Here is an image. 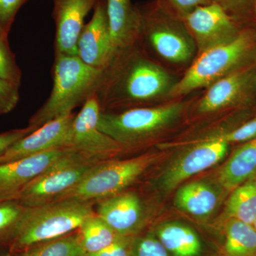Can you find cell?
<instances>
[{
	"label": "cell",
	"mask_w": 256,
	"mask_h": 256,
	"mask_svg": "<svg viewBox=\"0 0 256 256\" xmlns=\"http://www.w3.org/2000/svg\"><path fill=\"white\" fill-rule=\"evenodd\" d=\"M134 237L120 236L108 246L86 256H131Z\"/></svg>",
	"instance_id": "d6a6232c"
},
{
	"label": "cell",
	"mask_w": 256,
	"mask_h": 256,
	"mask_svg": "<svg viewBox=\"0 0 256 256\" xmlns=\"http://www.w3.org/2000/svg\"><path fill=\"white\" fill-rule=\"evenodd\" d=\"M102 70L87 65L77 56L55 53L52 92L46 102L30 118L28 126L36 130L84 105L97 90Z\"/></svg>",
	"instance_id": "5b68a950"
},
{
	"label": "cell",
	"mask_w": 256,
	"mask_h": 256,
	"mask_svg": "<svg viewBox=\"0 0 256 256\" xmlns=\"http://www.w3.org/2000/svg\"><path fill=\"white\" fill-rule=\"evenodd\" d=\"M72 149L55 150L0 164V200H16L26 185Z\"/></svg>",
	"instance_id": "9a60e30c"
},
{
	"label": "cell",
	"mask_w": 256,
	"mask_h": 256,
	"mask_svg": "<svg viewBox=\"0 0 256 256\" xmlns=\"http://www.w3.org/2000/svg\"><path fill=\"white\" fill-rule=\"evenodd\" d=\"M95 202L63 200L28 208L10 252L18 255L28 249L76 232L95 213Z\"/></svg>",
	"instance_id": "8992f818"
},
{
	"label": "cell",
	"mask_w": 256,
	"mask_h": 256,
	"mask_svg": "<svg viewBox=\"0 0 256 256\" xmlns=\"http://www.w3.org/2000/svg\"><path fill=\"white\" fill-rule=\"evenodd\" d=\"M106 12L114 52L138 41L139 14L132 0H106Z\"/></svg>",
	"instance_id": "d6986e66"
},
{
	"label": "cell",
	"mask_w": 256,
	"mask_h": 256,
	"mask_svg": "<svg viewBox=\"0 0 256 256\" xmlns=\"http://www.w3.org/2000/svg\"><path fill=\"white\" fill-rule=\"evenodd\" d=\"M217 228L222 236L218 256H256V230L252 224L228 218Z\"/></svg>",
	"instance_id": "7402d4cb"
},
{
	"label": "cell",
	"mask_w": 256,
	"mask_h": 256,
	"mask_svg": "<svg viewBox=\"0 0 256 256\" xmlns=\"http://www.w3.org/2000/svg\"><path fill=\"white\" fill-rule=\"evenodd\" d=\"M229 144L248 142L256 138V114L235 129L220 134Z\"/></svg>",
	"instance_id": "f546056e"
},
{
	"label": "cell",
	"mask_w": 256,
	"mask_h": 256,
	"mask_svg": "<svg viewBox=\"0 0 256 256\" xmlns=\"http://www.w3.org/2000/svg\"><path fill=\"white\" fill-rule=\"evenodd\" d=\"M236 218L252 224L256 218V174L230 192L218 224Z\"/></svg>",
	"instance_id": "603a6c76"
},
{
	"label": "cell",
	"mask_w": 256,
	"mask_h": 256,
	"mask_svg": "<svg viewBox=\"0 0 256 256\" xmlns=\"http://www.w3.org/2000/svg\"><path fill=\"white\" fill-rule=\"evenodd\" d=\"M256 102V67H254L217 80L200 90L183 124L208 122Z\"/></svg>",
	"instance_id": "ba28073f"
},
{
	"label": "cell",
	"mask_w": 256,
	"mask_h": 256,
	"mask_svg": "<svg viewBox=\"0 0 256 256\" xmlns=\"http://www.w3.org/2000/svg\"><path fill=\"white\" fill-rule=\"evenodd\" d=\"M166 154V151L148 152L128 160L100 162L76 186L55 201L76 200L96 203L126 191Z\"/></svg>",
	"instance_id": "52a82bcc"
},
{
	"label": "cell",
	"mask_w": 256,
	"mask_h": 256,
	"mask_svg": "<svg viewBox=\"0 0 256 256\" xmlns=\"http://www.w3.org/2000/svg\"><path fill=\"white\" fill-rule=\"evenodd\" d=\"M230 146L220 134L176 146L180 152L160 176L158 185L165 192H172L194 175L218 164Z\"/></svg>",
	"instance_id": "30bf717a"
},
{
	"label": "cell",
	"mask_w": 256,
	"mask_h": 256,
	"mask_svg": "<svg viewBox=\"0 0 256 256\" xmlns=\"http://www.w3.org/2000/svg\"><path fill=\"white\" fill-rule=\"evenodd\" d=\"M94 210L120 236L136 237L146 232V205L136 192L126 190L102 198Z\"/></svg>",
	"instance_id": "5bb4252c"
},
{
	"label": "cell",
	"mask_w": 256,
	"mask_h": 256,
	"mask_svg": "<svg viewBox=\"0 0 256 256\" xmlns=\"http://www.w3.org/2000/svg\"><path fill=\"white\" fill-rule=\"evenodd\" d=\"M131 256H170L151 230L134 237Z\"/></svg>",
	"instance_id": "83f0119b"
},
{
	"label": "cell",
	"mask_w": 256,
	"mask_h": 256,
	"mask_svg": "<svg viewBox=\"0 0 256 256\" xmlns=\"http://www.w3.org/2000/svg\"><path fill=\"white\" fill-rule=\"evenodd\" d=\"M0 256H28V252H25L22 254H18V255H14V254H8L6 255Z\"/></svg>",
	"instance_id": "d590c367"
},
{
	"label": "cell",
	"mask_w": 256,
	"mask_h": 256,
	"mask_svg": "<svg viewBox=\"0 0 256 256\" xmlns=\"http://www.w3.org/2000/svg\"><path fill=\"white\" fill-rule=\"evenodd\" d=\"M180 78L136 42L114 52L102 68L96 95L102 112L159 105L172 100L170 95Z\"/></svg>",
	"instance_id": "6da1fadb"
},
{
	"label": "cell",
	"mask_w": 256,
	"mask_h": 256,
	"mask_svg": "<svg viewBox=\"0 0 256 256\" xmlns=\"http://www.w3.org/2000/svg\"><path fill=\"white\" fill-rule=\"evenodd\" d=\"M101 112L95 94L84 102L72 126V148L98 162L114 159L124 152L122 146L98 127Z\"/></svg>",
	"instance_id": "7c38bea8"
},
{
	"label": "cell",
	"mask_w": 256,
	"mask_h": 256,
	"mask_svg": "<svg viewBox=\"0 0 256 256\" xmlns=\"http://www.w3.org/2000/svg\"><path fill=\"white\" fill-rule=\"evenodd\" d=\"M254 12H255V15L256 16V0L255 2V6H254Z\"/></svg>",
	"instance_id": "74e56055"
},
{
	"label": "cell",
	"mask_w": 256,
	"mask_h": 256,
	"mask_svg": "<svg viewBox=\"0 0 256 256\" xmlns=\"http://www.w3.org/2000/svg\"><path fill=\"white\" fill-rule=\"evenodd\" d=\"M8 35L0 28V77L20 87L22 74L10 48Z\"/></svg>",
	"instance_id": "4316f807"
},
{
	"label": "cell",
	"mask_w": 256,
	"mask_h": 256,
	"mask_svg": "<svg viewBox=\"0 0 256 256\" xmlns=\"http://www.w3.org/2000/svg\"><path fill=\"white\" fill-rule=\"evenodd\" d=\"M256 67V22L234 40L197 55L175 85L172 100L206 88L217 80Z\"/></svg>",
	"instance_id": "277c9868"
},
{
	"label": "cell",
	"mask_w": 256,
	"mask_h": 256,
	"mask_svg": "<svg viewBox=\"0 0 256 256\" xmlns=\"http://www.w3.org/2000/svg\"><path fill=\"white\" fill-rule=\"evenodd\" d=\"M33 129L30 126L21 129L12 130L0 134V158L4 154L5 152L18 142L22 138L28 136L33 132Z\"/></svg>",
	"instance_id": "836d02e7"
},
{
	"label": "cell",
	"mask_w": 256,
	"mask_h": 256,
	"mask_svg": "<svg viewBox=\"0 0 256 256\" xmlns=\"http://www.w3.org/2000/svg\"><path fill=\"white\" fill-rule=\"evenodd\" d=\"M99 162L72 149L26 185L16 200L28 208L55 201L76 186Z\"/></svg>",
	"instance_id": "9c48e42d"
},
{
	"label": "cell",
	"mask_w": 256,
	"mask_h": 256,
	"mask_svg": "<svg viewBox=\"0 0 256 256\" xmlns=\"http://www.w3.org/2000/svg\"><path fill=\"white\" fill-rule=\"evenodd\" d=\"M151 230L170 256H208L204 240L188 224L164 222Z\"/></svg>",
	"instance_id": "ac0fdd59"
},
{
	"label": "cell",
	"mask_w": 256,
	"mask_h": 256,
	"mask_svg": "<svg viewBox=\"0 0 256 256\" xmlns=\"http://www.w3.org/2000/svg\"><path fill=\"white\" fill-rule=\"evenodd\" d=\"M26 252L30 256H86L79 242L77 230L42 242Z\"/></svg>",
	"instance_id": "484cf974"
},
{
	"label": "cell",
	"mask_w": 256,
	"mask_h": 256,
	"mask_svg": "<svg viewBox=\"0 0 256 256\" xmlns=\"http://www.w3.org/2000/svg\"><path fill=\"white\" fill-rule=\"evenodd\" d=\"M28 208L16 200H0V246L12 245Z\"/></svg>",
	"instance_id": "d4e9b609"
},
{
	"label": "cell",
	"mask_w": 256,
	"mask_h": 256,
	"mask_svg": "<svg viewBox=\"0 0 256 256\" xmlns=\"http://www.w3.org/2000/svg\"><path fill=\"white\" fill-rule=\"evenodd\" d=\"M182 16L200 6L214 2L213 0H166Z\"/></svg>",
	"instance_id": "e575fe53"
},
{
	"label": "cell",
	"mask_w": 256,
	"mask_h": 256,
	"mask_svg": "<svg viewBox=\"0 0 256 256\" xmlns=\"http://www.w3.org/2000/svg\"><path fill=\"white\" fill-rule=\"evenodd\" d=\"M77 233L86 255L100 252L120 236L96 212L86 218Z\"/></svg>",
	"instance_id": "cb8c5ba5"
},
{
	"label": "cell",
	"mask_w": 256,
	"mask_h": 256,
	"mask_svg": "<svg viewBox=\"0 0 256 256\" xmlns=\"http://www.w3.org/2000/svg\"><path fill=\"white\" fill-rule=\"evenodd\" d=\"M174 202L175 206L182 212L200 220H206L216 210L220 194L210 183L192 182L180 186Z\"/></svg>",
	"instance_id": "ffe728a7"
},
{
	"label": "cell",
	"mask_w": 256,
	"mask_h": 256,
	"mask_svg": "<svg viewBox=\"0 0 256 256\" xmlns=\"http://www.w3.org/2000/svg\"><path fill=\"white\" fill-rule=\"evenodd\" d=\"M200 92L149 107L121 112L101 111L98 127L119 143L124 152L138 150L156 142L159 144L165 136L182 126L188 108Z\"/></svg>",
	"instance_id": "3957f363"
},
{
	"label": "cell",
	"mask_w": 256,
	"mask_h": 256,
	"mask_svg": "<svg viewBox=\"0 0 256 256\" xmlns=\"http://www.w3.org/2000/svg\"><path fill=\"white\" fill-rule=\"evenodd\" d=\"M220 5L230 16L242 24L256 22L254 6L256 0H213Z\"/></svg>",
	"instance_id": "f1b7e54d"
},
{
	"label": "cell",
	"mask_w": 256,
	"mask_h": 256,
	"mask_svg": "<svg viewBox=\"0 0 256 256\" xmlns=\"http://www.w3.org/2000/svg\"><path fill=\"white\" fill-rule=\"evenodd\" d=\"M252 226H254V228H255V230H256V218L255 220H254V223L252 224Z\"/></svg>",
	"instance_id": "8d00e7d4"
},
{
	"label": "cell",
	"mask_w": 256,
	"mask_h": 256,
	"mask_svg": "<svg viewBox=\"0 0 256 256\" xmlns=\"http://www.w3.org/2000/svg\"><path fill=\"white\" fill-rule=\"evenodd\" d=\"M106 0H101L94 10L92 20L85 24L77 42V56L87 65L105 68L114 56Z\"/></svg>",
	"instance_id": "2e32d148"
},
{
	"label": "cell",
	"mask_w": 256,
	"mask_h": 256,
	"mask_svg": "<svg viewBox=\"0 0 256 256\" xmlns=\"http://www.w3.org/2000/svg\"><path fill=\"white\" fill-rule=\"evenodd\" d=\"M182 16L198 54L234 40L248 25L239 22L216 2L198 6Z\"/></svg>",
	"instance_id": "8fae6325"
},
{
	"label": "cell",
	"mask_w": 256,
	"mask_h": 256,
	"mask_svg": "<svg viewBox=\"0 0 256 256\" xmlns=\"http://www.w3.org/2000/svg\"><path fill=\"white\" fill-rule=\"evenodd\" d=\"M256 174V138L242 143L218 170L217 180L228 192Z\"/></svg>",
	"instance_id": "44dd1931"
},
{
	"label": "cell",
	"mask_w": 256,
	"mask_h": 256,
	"mask_svg": "<svg viewBox=\"0 0 256 256\" xmlns=\"http://www.w3.org/2000/svg\"><path fill=\"white\" fill-rule=\"evenodd\" d=\"M76 114H65L46 122L14 143L0 158V164L55 150L72 148Z\"/></svg>",
	"instance_id": "4fadbf2b"
},
{
	"label": "cell",
	"mask_w": 256,
	"mask_h": 256,
	"mask_svg": "<svg viewBox=\"0 0 256 256\" xmlns=\"http://www.w3.org/2000/svg\"><path fill=\"white\" fill-rule=\"evenodd\" d=\"M18 86L0 77V116L14 110L20 100Z\"/></svg>",
	"instance_id": "4dcf8cb0"
},
{
	"label": "cell",
	"mask_w": 256,
	"mask_h": 256,
	"mask_svg": "<svg viewBox=\"0 0 256 256\" xmlns=\"http://www.w3.org/2000/svg\"><path fill=\"white\" fill-rule=\"evenodd\" d=\"M101 0H53L55 53L77 56V42L85 18Z\"/></svg>",
	"instance_id": "e0dca14e"
},
{
	"label": "cell",
	"mask_w": 256,
	"mask_h": 256,
	"mask_svg": "<svg viewBox=\"0 0 256 256\" xmlns=\"http://www.w3.org/2000/svg\"><path fill=\"white\" fill-rule=\"evenodd\" d=\"M28 0H0V28L9 34L18 10Z\"/></svg>",
	"instance_id": "1f68e13d"
},
{
	"label": "cell",
	"mask_w": 256,
	"mask_h": 256,
	"mask_svg": "<svg viewBox=\"0 0 256 256\" xmlns=\"http://www.w3.org/2000/svg\"><path fill=\"white\" fill-rule=\"evenodd\" d=\"M139 14L137 43L165 68L181 77L198 50L182 16L166 0L136 4Z\"/></svg>",
	"instance_id": "7a4b0ae2"
}]
</instances>
